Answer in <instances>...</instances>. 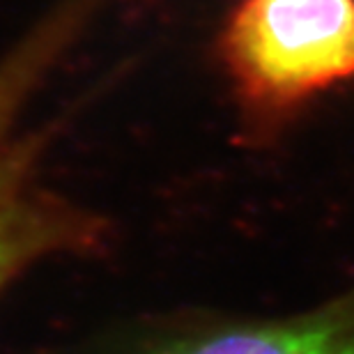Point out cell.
I'll return each instance as SVG.
<instances>
[{
    "mask_svg": "<svg viewBox=\"0 0 354 354\" xmlns=\"http://www.w3.org/2000/svg\"><path fill=\"white\" fill-rule=\"evenodd\" d=\"M109 0H60L0 55V290L58 256L92 253L106 223L41 180L44 143L26 127L35 92Z\"/></svg>",
    "mask_w": 354,
    "mask_h": 354,
    "instance_id": "1",
    "label": "cell"
},
{
    "mask_svg": "<svg viewBox=\"0 0 354 354\" xmlns=\"http://www.w3.org/2000/svg\"><path fill=\"white\" fill-rule=\"evenodd\" d=\"M218 58L244 133L272 140L313 99L354 81V0H239Z\"/></svg>",
    "mask_w": 354,
    "mask_h": 354,
    "instance_id": "2",
    "label": "cell"
},
{
    "mask_svg": "<svg viewBox=\"0 0 354 354\" xmlns=\"http://www.w3.org/2000/svg\"><path fill=\"white\" fill-rule=\"evenodd\" d=\"M143 354H354V290L310 313L194 331Z\"/></svg>",
    "mask_w": 354,
    "mask_h": 354,
    "instance_id": "3",
    "label": "cell"
}]
</instances>
